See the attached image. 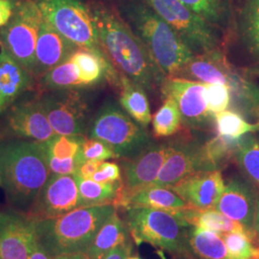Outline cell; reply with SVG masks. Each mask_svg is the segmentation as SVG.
I'll return each instance as SVG.
<instances>
[{"label":"cell","mask_w":259,"mask_h":259,"mask_svg":"<svg viewBox=\"0 0 259 259\" xmlns=\"http://www.w3.org/2000/svg\"><path fill=\"white\" fill-rule=\"evenodd\" d=\"M257 196L247 182L240 178H232L225 185L222 196L214 208L253 230Z\"/></svg>","instance_id":"obj_20"},{"label":"cell","mask_w":259,"mask_h":259,"mask_svg":"<svg viewBox=\"0 0 259 259\" xmlns=\"http://www.w3.org/2000/svg\"><path fill=\"white\" fill-rule=\"evenodd\" d=\"M179 259L230 258L222 234L188 226Z\"/></svg>","instance_id":"obj_22"},{"label":"cell","mask_w":259,"mask_h":259,"mask_svg":"<svg viewBox=\"0 0 259 259\" xmlns=\"http://www.w3.org/2000/svg\"><path fill=\"white\" fill-rule=\"evenodd\" d=\"M102 161L97 160H85L78 168V171L75 175L81 177L83 179H92L93 175L97 172Z\"/></svg>","instance_id":"obj_41"},{"label":"cell","mask_w":259,"mask_h":259,"mask_svg":"<svg viewBox=\"0 0 259 259\" xmlns=\"http://www.w3.org/2000/svg\"><path fill=\"white\" fill-rule=\"evenodd\" d=\"M32 92L25 93L0 112V138L46 142L55 136L41 106L38 92Z\"/></svg>","instance_id":"obj_10"},{"label":"cell","mask_w":259,"mask_h":259,"mask_svg":"<svg viewBox=\"0 0 259 259\" xmlns=\"http://www.w3.org/2000/svg\"><path fill=\"white\" fill-rule=\"evenodd\" d=\"M241 39L250 55L259 60V0H246L238 17Z\"/></svg>","instance_id":"obj_27"},{"label":"cell","mask_w":259,"mask_h":259,"mask_svg":"<svg viewBox=\"0 0 259 259\" xmlns=\"http://www.w3.org/2000/svg\"><path fill=\"white\" fill-rule=\"evenodd\" d=\"M118 10L167 78L176 77L195 54L166 22L141 0H122Z\"/></svg>","instance_id":"obj_3"},{"label":"cell","mask_w":259,"mask_h":259,"mask_svg":"<svg viewBox=\"0 0 259 259\" xmlns=\"http://www.w3.org/2000/svg\"><path fill=\"white\" fill-rule=\"evenodd\" d=\"M233 157L241 171L259 187V140L249 134L238 141Z\"/></svg>","instance_id":"obj_31"},{"label":"cell","mask_w":259,"mask_h":259,"mask_svg":"<svg viewBox=\"0 0 259 259\" xmlns=\"http://www.w3.org/2000/svg\"><path fill=\"white\" fill-rule=\"evenodd\" d=\"M74 177L82 206L112 204L122 181L117 183H98L92 179H83L77 175Z\"/></svg>","instance_id":"obj_30"},{"label":"cell","mask_w":259,"mask_h":259,"mask_svg":"<svg viewBox=\"0 0 259 259\" xmlns=\"http://www.w3.org/2000/svg\"><path fill=\"white\" fill-rule=\"evenodd\" d=\"M126 225L133 241L139 246L148 243L180 258L186 228L189 226L176 214L149 207L126 210Z\"/></svg>","instance_id":"obj_7"},{"label":"cell","mask_w":259,"mask_h":259,"mask_svg":"<svg viewBox=\"0 0 259 259\" xmlns=\"http://www.w3.org/2000/svg\"><path fill=\"white\" fill-rule=\"evenodd\" d=\"M118 88L120 89L121 108L139 125L147 128L152 121V115L145 91L123 75H121Z\"/></svg>","instance_id":"obj_26"},{"label":"cell","mask_w":259,"mask_h":259,"mask_svg":"<svg viewBox=\"0 0 259 259\" xmlns=\"http://www.w3.org/2000/svg\"><path fill=\"white\" fill-rule=\"evenodd\" d=\"M92 180L98 183H117L122 180L121 169L115 162L102 161L97 172L93 175Z\"/></svg>","instance_id":"obj_39"},{"label":"cell","mask_w":259,"mask_h":259,"mask_svg":"<svg viewBox=\"0 0 259 259\" xmlns=\"http://www.w3.org/2000/svg\"><path fill=\"white\" fill-rule=\"evenodd\" d=\"M214 121L218 135L236 141L259 131V123H250L245 120L240 113L234 111L226 110L216 113L214 114Z\"/></svg>","instance_id":"obj_32"},{"label":"cell","mask_w":259,"mask_h":259,"mask_svg":"<svg viewBox=\"0 0 259 259\" xmlns=\"http://www.w3.org/2000/svg\"><path fill=\"white\" fill-rule=\"evenodd\" d=\"M81 206L74 175L50 174L25 214L33 221L38 222L56 218Z\"/></svg>","instance_id":"obj_13"},{"label":"cell","mask_w":259,"mask_h":259,"mask_svg":"<svg viewBox=\"0 0 259 259\" xmlns=\"http://www.w3.org/2000/svg\"><path fill=\"white\" fill-rule=\"evenodd\" d=\"M165 97H171L177 103L183 123L194 129H204L211 125V114L205 100V83L183 78H167L161 85Z\"/></svg>","instance_id":"obj_14"},{"label":"cell","mask_w":259,"mask_h":259,"mask_svg":"<svg viewBox=\"0 0 259 259\" xmlns=\"http://www.w3.org/2000/svg\"><path fill=\"white\" fill-rule=\"evenodd\" d=\"M186 7L219 30L228 27L232 19V0H180Z\"/></svg>","instance_id":"obj_28"},{"label":"cell","mask_w":259,"mask_h":259,"mask_svg":"<svg viewBox=\"0 0 259 259\" xmlns=\"http://www.w3.org/2000/svg\"><path fill=\"white\" fill-rule=\"evenodd\" d=\"M188 205L171 188L148 185L130 195L126 210L132 207H149L175 212Z\"/></svg>","instance_id":"obj_25"},{"label":"cell","mask_w":259,"mask_h":259,"mask_svg":"<svg viewBox=\"0 0 259 259\" xmlns=\"http://www.w3.org/2000/svg\"><path fill=\"white\" fill-rule=\"evenodd\" d=\"M77 49L79 48L61 35L42 17L37 35L32 74L38 81L56 65L69 59Z\"/></svg>","instance_id":"obj_19"},{"label":"cell","mask_w":259,"mask_h":259,"mask_svg":"<svg viewBox=\"0 0 259 259\" xmlns=\"http://www.w3.org/2000/svg\"><path fill=\"white\" fill-rule=\"evenodd\" d=\"M221 170L201 171L186 177L170 188L196 208H214L225 189Z\"/></svg>","instance_id":"obj_17"},{"label":"cell","mask_w":259,"mask_h":259,"mask_svg":"<svg viewBox=\"0 0 259 259\" xmlns=\"http://www.w3.org/2000/svg\"><path fill=\"white\" fill-rule=\"evenodd\" d=\"M38 97L55 135L84 137L89 130V109L74 89L38 91Z\"/></svg>","instance_id":"obj_11"},{"label":"cell","mask_w":259,"mask_h":259,"mask_svg":"<svg viewBox=\"0 0 259 259\" xmlns=\"http://www.w3.org/2000/svg\"><path fill=\"white\" fill-rule=\"evenodd\" d=\"M207 171L204 162L203 144L179 142L161 167L153 185L171 187L183 179L197 172Z\"/></svg>","instance_id":"obj_18"},{"label":"cell","mask_w":259,"mask_h":259,"mask_svg":"<svg viewBox=\"0 0 259 259\" xmlns=\"http://www.w3.org/2000/svg\"><path fill=\"white\" fill-rule=\"evenodd\" d=\"M53 259H89L85 253H65L53 256Z\"/></svg>","instance_id":"obj_45"},{"label":"cell","mask_w":259,"mask_h":259,"mask_svg":"<svg viewBox=\"0 0 259 259\" xmlns=\"http://www.w3.org/2000/svg\"><path fill=\"white\" fill-rule=\"evenodd\" d=\"M174 147L175 143L173 142H153L138 156L124 161V177L111 204L116 210L119 208L126 210L130 195L143 187L153 185Z\"/></svg>","instance_id":"obj_12"},{"label":"cell","mask_w":259,"mask_h":259,"mask_svg":"<svg viewBox=\"0 0 259 259\" xmlns=\"http://www.w3.org/2000/svg\"><path fill=\"white\" fill-rule=\"evenodd\" d=\"M16 0H0V27L8 23L15 9Z\"/></svg>","instance_id":"obj_42"},{"label":"cell","mask_w":259,"mask_h":259,"mask_svg":"<svg viewBox=\"0 0 259 259\" xmlns=\"http://www.w3.org/2000/svg\"><path fill=\"white\" fill-rule=\"evenodd\" d=\"M89 5L100 44L111 65L145 92L152 93L161 88L166 77L159 70L118 8L97 0Z\"/></svg>","instance_id":"obj_1"},{"label":"cell","mask_w":259,"mask_h":259,"mask_svg":"<svg viewBox=\"0 0 259 259\" xmlns=\"http://www.w3.org/2000/svg\"><path fill=\"white\" fill-rule=\"evenodd\" d=\"M36 223L19 210H0V259H27L37 242Z\"/></svg>","instance_id":"obj_15"},{"label":"cell","mask_w":259,"mask_h":259,"mask_svg":"<svg viewBox=\"0 0 259 259\" xmlns=\"http://www.w3.org/2000/svg\"><path fill=\"white\" fill-rule=\"evenodd\" d=\"M41 18L34 0H16L12 18L0 27V47L31 73Z\"/></svg>","instance_id":"obj_9"},{"label":"cell","mask_w":259,"mask_h":259,"mask_svg":"<svg viewBox=\"0 0 259 259\" xmlns=\"http://www.w3.org/2000/svg\"><path fill=\"white\" fill-rule=\"evenodd\" d=\"M253 230L259 239V195L257 196V202H256V209L254 215V223H253Z\"/></svg>","instance_id":"obj_46"},{"label":"cell","mask_w":259,"mask_h":259,"mask_svg":"<svg viewBox=\"0 0 259 259\" xmlns=\"http://www.w3.org/2000/svg\"><path fill=\"white\" fill-rule=\"evenodd\" d=\"M81 156L83 160H97V161H106L111 158H117L116 155L113 153L106 143L98 139L84 138L82 147H81Z\"/></svg>","instance_id":"obj_37"},{"label":"cell","mask_w":259,"mask_h":259,"mask_svg":"<svg viewBox=\"0 0 259 259\" xmlns=\"http://www.w3.org/2000/svg\"><path fill=\"white\" fill-rule=\"evenodd\" d=\"M38 91H61L83 87L79 70L69 58L40 77L37 81Z\"/></svg>","instance_id":"obj_29"},{"label":"cell","mask_w":259,"mask_h":259,"mask_svg":"<svg viewBox=\"0 0 259 259\" xmlns=\"http://www.w3.org/2000/svg\"><path fill=\"white\" fill-rule=\"evenodd\" d=\"M49 176L44 142L0 138V186L16 210L27 213Z\"/></svg>","instance_id":"obj_2"},{"label":"cell","mask_w":259,"mask_h":259,"mask_svg":"<svg viewBox=\"0 0 259 259\" xmlns=\"http://www.w3.org/2000/svg\"><path fill=\"white\" fill-rule=\"evenodd\" d=\"M47 163L50 171V174L55 175H75L78 171V168L83 163V157L80 155L75 157L59 159L55 157L47 156Z\"/></svg>","instance_id":"obj_38"},{"label":"cell","mask_w":259,"mask_h":259,"mask_svg":"<svg viewBox=\"0 0 259 259\" xmlns=\"http://www.w3.org/2000/svg\"><path fill=\"white\" fill-rule=\"evenodd\" d=\"M177 78L204 83H222L240 92L243 95V82L239 76L232 72L226 58L220 50H214L194 58L180 70Z\"/></svg>","instance_id":"obj_16"},{"label":"cell","mask_w":259,"mask_h":259,"mask_svg":"<svg viewBox=\"0 0 259 259\" xmlns=\"http://www.w3.org/2000/svg\"><path fill=\"white\" fill-rule=\"evenodd\" d=\"M176 213L183 221L189 226L218 232L220 234L230 232L254 233L253 230H250L243 224L232 220L216 208L200 209L188 205L177 210Z\"/></svg>","instance_id":"obj_23"},{"label":"cell","mask_w":259,"mask_h":259,"mask_svg":"<svg viewBox=\"0 0 259 259\" xmlns=\"http://www.w3.org/2000/svg\"><path fill=\"white\" fill-rule=\"evenodd\" d=\"M116 209L112 204L81 206L36 223L38 243L52 255L85 253L95 234Z\"/></svg>","instance_id":"obj_4"},{"label":"cell","mask_w":259,"mask_h":259,"mask_svg":"<svg viewBox=\"0 0 259 259\" xmlns=\"http://www.w3.org/2000/svg\"><path fill=\"white\" fill-rule=\"evenodd\" d=\"M132 242L128 227L116 210L105 221L85 251L89 259H102L116 247Z\"/></svg>","instance_id":"obj_24"},{"label":"cell","mask_w":259,"mask_h":259,"mask_svg":"<svg viewBox=\"0 0 259 259\" xmlns=\"http://www.w3.org/2000/svg\"><path fill=\"white\" fill-rule=\"evenodd\" d=\"M257 74H259V70L257 71Z\"/></svg>","instance_id":"obj_48"},{"label":"cell","mask_w":259,"mask_h":259,"mask_svg":"<svg viewBox=\"0 0 259 259\" xmlns=\"http://www.w3.org/2000/svg\"><path fill=\"white\" fill-rule=\"evenodd\" d=\"M232 89L222 83H205V100L211 114L226 111L232 101Z\"/></svg>","instance_id":"obj_36"},{"label":"cell","mask_w":259,"mask_h":259,"mask_svg":"<svg viewBox=\"0 0 259 259\" xmlns=\"http://www.w3.org/2000/svg\"><path fill=\"white\" fill-rule=\"evenodd\" d=\"M243 96H246L259 111V85L249 81L243 82Z\"/></svg>","instance_id":"obj_40"},{"label":"cell","mask_w":259,"mask_h":259,"mask_svg":"<svg viewBox=\"0 0 259 259\" xmlns=\"http://www.w3.org/2000/svg\"><path fill=\"white\" fill-rule=\"evenodd\" d=\"M44 19L78 47L109 58L103 50L89 4L81 0H34ZM110 61V60H109Z\"/></svg>","instance_id":"obj_6"},{"label":"cell","mask_w":259,"mask_h":259,"mask_svg":"<svg viewBox=\"0 0 259 259\" xmlns=\"http://www.w3.org/2000/svg\"><path fill=\"white\" fill-rule=\"evenodd\" d=\"M183 123L182 114L174 99L165 97L162 106L152 117L156 138H168L176 134Z\"/></svg>","instance_id":"obj_33"},{"label":"cell","mask_w":259,"mask_h":259,"mask_svg":"<svg viewBox=\"0 0 259 259\" xmlns=\"http://www.w3.org/2000/svg\"><path fill=\"white\" fill-rule=\"evenodd\" d=\"M184 39L195 55L220 50L219 29L180 0H141Z\"/></svg>","instance_id":"obj_8"},{"label":"cell","mask_w":259,"mask_h":259,"mask_svg":"<svg viewBox=\"0 0 259 259\" xmlns=\"http://www.w3.org/2000/svg\"><path fill=\"white\" fill-rule=\"evenodd\" d=\"M84 138L85 137L80 136L55 135L53 138L44 142L47 155L59 159L77 157L80 155Z\"/></svg>","instance_id":"obj_35"},{"label":"cell","mask_w":259,"mask_h":259,"mask_svg":"<svg viewBox=\"0 0 259 259\" xmlns=\"http://www.w3.org/2000/svg\"><path fill=\"white\" fill-rule=\"evenodd\" d=\"M27 259H53V256L37 240L34 249Z\"/></svg>","instance_id":"obj_44"},{"label":"cell","mask_w":259,"mask_h":259,"mask_svg":"<svg viewBox=\"0 0 259 259\" xmlns=\"http://www.w3.org/2000/svg\"><path fill=\"white\" fill-rule=\"evenodd\" d=\"M127 259H141L138 255H135V256H129Z\"/></svg>","instance_id":"obj_47"},{"label":"cell","mask_w":259,"mask_h":259,"mask_svg":"<svg viewBox=\"0 0 259 259\" xmlns=\"http://www.w3.org/2000/svg\"><path fill=\"white\" fill-rule=\"evenodd\" d=\"M238 141L218 135L203 144L204 162L207 170H220L225 162L234 155Z\"/></svg>","instance_id":"obj_34"},{"label":"cell","mask_w":259,"mask_h":259,"mask_svg":"<svg viewBox=\"0 0 259 259\" xmlns=\"http://www.w3.org/2000/svg\"><path fill=\"white\" fill-rule=\"evenodd\" d=\"M133 250V244L132 242L121 245L116 247L115 249L111 250L107 255H105L102 259H127L130 256Z\"/></svg>","instance_id":"obj_43"},{"label":"cell","mask_w":259,"mask_h":259,"mask_svg":"<svg viewBox=\"0 0 259 259\" xmlns=\"http://www.w3.org/2000/svg\"><path fill=\"white\" fill-rule=\"evenodd\" d=\"M37 85L33 74L0 47V112Z\"/></svg>","instance_id":"obj_21"},{"label":"cell","mask_w":259,"mask_h":259,"mask_svg":"<svg viewBox=\"0 0 259 259\" xmlns=\"http://www.w3.org/2000/svg\"><path fill=\"white\" fill-rule=\"evenodd\" d=\"M88 138L106 143L117 158H132L150 146L153 141L146 131L118 105L109 103L94 116Z\"/></svg>","instance_id":"obj_5"}]
</instances>
